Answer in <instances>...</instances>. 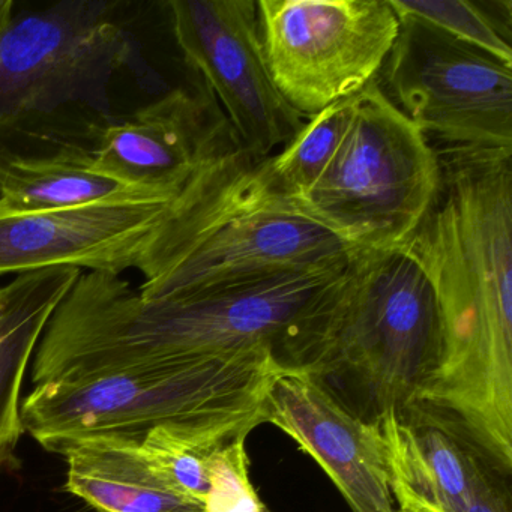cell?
Wrapping results in <instances>:
<instances>
[{
    "label": "cell",
    "instance_id": "8992f818",
    "mask_svg": "<svg viewBox=\"0 0 512 512\" xmlns=\"http://www.w3.org/2000/svg\"><path fill=\"white\" fill-rule=\"evenodd\" d=\"M439 152L374 80L353 100L340 148L296 203L355 250H400L439 193Z\"/></svg>",
    "mask_w": 512,
    "mask_h": 512
},
{
    "label": "cell",
    "instance_id": "9c48e42d",
    "mask_svg": "<svg viewBox=\"0 0 512 512\" xmlns=\"http://www.w3.org/2000/svg\"><path fill=\"white\" fill-rule=\"evenodd\" d=\"M170 31L188 67L217 98L242 148L272 157L301 130L302 116L272 80L254 0H169Z\"/></svg>",
    "mask_w": 512,
    "mask_h": 512
},
{
    "label": "cell",
    "instance_id": "7a4b0ae2",
    "mask_svg": "<svg viewBox=\"0 0 512 512\" xmlns=\"http://www.w3.org/2000/svg\"><path fill=\"white\" fill-rule=\"evenodd\" d=\"M343 268L160 299L142 298L121 275L82 272L38 341L32 382L244 353H269L283 368L293 325Z\"/></svg>",
    "mask_w": 512,
    "mask_h": 512
},
{
    "label": "cell",
    "instance_id": "ba28073f",
    "mask_svg": "<svg viewBox=\"0 0 512 512\" xmlns=\"http://www.w3.org/2000/svg\"><path fill=\"white\" fill-rule=\"evenodd\" d=\"M380 74L386 97L425 136L446 148L512 152V65L430 23L400 17Z\"/></svg>",
    "mask_w": 512,
    "mask_h": 512
},
{
    "label": "cell",
    "instance_id": "2e32d148",
    "mask_svg": "<svg viewBox=\"0 0 512 512\" xmlns=\"http://www.w3.org/2000/svg\"><path fill=\"white\" fill-rule=\"evenodd\" d=\"M82 271L44 269L17 275L0 289V464L22 436L20 395L38 341Z\"/></svg>",
    "mask_w": 512,
    "mask_h": 512
},
{
    "label": "cell",
    "instance_id": "7c38bea8",
    "mask_svg": "<svg viewBox=\"0 0 512 512\" xmlns=\"http://www.w3.org/2000/svg\"><path fill=\"white\" fill-rule=\"evenodd\" d=\"M175 197L140 193L65 211H20L0 200V277L73 268L139 269Z\"/></svg>",
    "mask_w": 512,
    "mask_h": 512
},
{
    "label": "cell",
    "instance_id": "4fadbf2b",
    "mask_svg": "<svg viewBox=\"0 0 512 512\" xmlns=\"http://www.w3.org/2000/svg\"><path fill=\"white\" fill-rule=\"evenodd\" d=\"M263 415L322 467L352 512H398L380 422L353 415L295 368L275 371Z\"/></svg>",
    "mask_w": 512,
    "mask_h": 512
},
{
    "label": "cell",
    "instance_id": "5b68a950",
    "mask_svg": "<svg viewBox=\"0 0 512 512\" xmlns=\"http://www.w3.org/2000/svg\"><path fill=\"white\" fill-rule=\"evenodd\" d=\"M280 368L269 353H244L41 383L22 401L23 430L53 454L85 437L140 440L160 425L257 409Z\"/></svg>",
    "mask_w": 512,
    "mask_h": 512
},
{
    "label": "cell",
    "instance_id": "30bf717a",
    "mask_svg": "<svg viewBox=\"0 0 512 512\" xmlns=\"http://www.w3.org/2000/svg\"><path fill=\"white\" fill-rule=\"evenodd\" d=\"M119 2H62L14 19L0 43V113L52 115L127 61Z\"/></svg>",
    "mask_w": 512,
    "mask_h": 512
},
{
    "label": "cell",
    "instance_id": "52a82bcc",
    "mask_svg": "<svg viewBox=\"0 0 512 512\" xmlns=\"http://www.w3.org/2000/svg\"><path fill=\"white\" fill-rule=\"evenodd\" d=\"M272 80L302 118L379 79L400 19L388 0H259Z\"/></svg>",
    "mask_w": 512,
    "mask_h": 512
},
{
    "label": "cell",
    "instance_id": "5bb4252c",
    "mask_svg": "<svg viewBox=\"0 0 512 512\" xmlns=\"http://www.w3.org/2000/svg\"><path fill=\"white\" fill-rule=\"evenodd\" d=\"M397 509L511 512L505 473L448 422L419 406L380 419Z\"/></svg>",
    "mask_w": 512,
    "mask_h": 512
},
{
    "label": "cell",
    "instance_id": "277c9868",
    "mask_svg": "<svg viewBox=\"0 0 512 512\" xmlns=\"http://www.w3.org/2000/svg\"><path fill=\"white\" fill-rule=\"evenodd\" d=\"M355 248L278 184L244 148L197 173L172 200L140 262L145 299L346 265Z\"/></svg>",
    "mask_w": 512,
    "mask_h": 512
},
{
    "label": "cell",
    "instance_id": "3957f363",
    "mask_svg": "<svg viewBox=\"0 0 512 512\" xmlns=\"http://www.w3.org/2000/svg\"><path fill=\"white\" fill-rule=\"evenodd\" d=\"M440 346L436 295L418 262L404 250H358L296 320L283 365L380 422L418 403Z\"/></svg>",
    "mask_w": 512,
    "mask_h": 512
},
{
    "label": "cell",
    "instance_id": "8fae6325",
    "mask_svg": "<svg viewBox=\"0 0 512 512\" xmlns=\"http://www.w3.org/2000/svg\"><path fill=\"white\" fill-rule=\"evenodd\" d=\"M241 146L200 77L130 116L98 125L89 160L127 187L176 197L197 173Z\"/></svg>",
    "mask_w": 512,
    "mask_h": 512
},
{
    "label": "cell",
    "instance_id": "d6986e66",
    "mask_svg": "<svg viewBox=\"0 0 512 512\" xmlns=\"http://www.w3.org/2000/svg\"><path fill=\"white\" fill-rule=\"evenodd\" d=\"M353 100L338 101L310 118L278 154L269 157V169L293 199L310 190L325 172L346 136Z\"/></svg>",
    "mask_w": 512,
    "mask_h": 512
},
{
    "label": "cell",
    "instance_id": "7402d4cb",
    "mask_svg": "<svg viewBox=\"0 0 512 512\" xmlns=\"http://www.w3.org/2000/svg\"><path fill=\"white\" fill-rule=\"evenodd\" d=\"M14 4L13 0H0V43L4 40L7 32L10 31L11 25H13L14 19Z\"/></svg>",
    "mask_w": 512,
    "mask_h": 512
},
{
    "label": "cell",
    "instance_id": "603a6c76",
    "mask_svg": "<svg viewBox=\"0 0 512 512\" xmlns=\"http://www.w3.org/2000/svg\"><path fill=\"white\" fill-rule=\"evenodd\" d=\"M398 512H427V511H419V509H398Z\"/></svg>",
    "mask_w": 512,
    "mask_h": 512
},
{
    "label": "cell",
    "instance_id": "ffe728a7",
    "mask_svg": "<svg viewBox=\"0 0 512 512\" xmlns=\"http://www.w3.org/2000/svg\"><path fill=\"white\" fill-rule=\"evenodd\" d=\"M248 434H236L212 455L205 512H272L251 482Z\"/></svg>",
    "mask_w": 512,
    "mask_h": 512
},
{
    "label": "cell",
    "instance_id": "6da1fadb",
    "mask_svg": "<svg viewBox=\"0 0 512 512\" xmlns=\"http://www.w3.org/2000/svg\"><path fill=\"white\" fill-rule=\"evenodd\" d=\"M439 193L400 250L433 286L439 362L415 406L512 472V152L446 148Z\"/></svg>",
    "mask_w": 512,
    "mask_h": 512
},
{
    "label": "cell",
    "instance_id": "ac0fdd59",
    "mask_svg": "<svg viewBox=\"0 0 512 512\" xmlns=\"http://www.w3.org/2000/svg\"><path fill=\"white\" fill-rule=\"evenodd\" d=\"M400 17L430 23L445 34L512 65L511 0H388Z\"/></svg>",
    "mask_w": 512,
    "mask_h": 512
},
{
    "label": "cell",
    "instance_id": "44dd1931",
    "mask_svg": "<svg viewBox=\"0 0 512 512\" xmlns=\"http://www.w3.org/2000/svg\"><path fill=\"white\" fill-rule=\"evenodd\" d=\"M71 128L59 115L0 113V148L23 155L56 154L71 143Z\"/></svg>",
    "mask_w": 512,
    "mask_h": 512
},
{
    "label": "cell",
    "instance_id": "9a60e30c",
    "mask_svg": "<svg viewBox=\"0 0 512 512\" xmlns=\"http://www.w3.org/2000/svg\"><path fill=\"white\" fill-rule=\"evenodd\" d=\"M67 491L97 512H205L152 469L140 440L92 436L68 445Z\"/></svg>",
    "mask_w": 512,
    "mask_h": 512
},
{
    "label": "cell",
    "instance_id": "e0dca14e",
    "mask_svg": "<svg viewBox=\"0 0 512 512\" xmlns=\"http://www.w3.org/2000/svg\"><path fill=\"white\" fill-rule=\"evenodd\" d=\"M140 193L152 191L127 187L98 172L89 148L50 155L0 148V200L20 211H65Z\"/></svg>",
    "mask_w": 512,
    "mask_h": 512
}]
</instances>
